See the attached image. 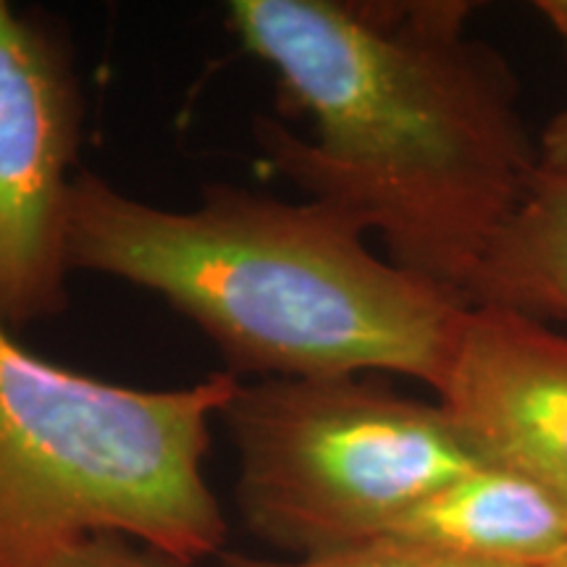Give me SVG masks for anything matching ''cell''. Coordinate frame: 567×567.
<instances>
[{
  "instance_id": "1",
  "label": "cell",
  "mask_w": 567,
  "mask_h": 567,
  "mask_svg": "<svg viewBox=\"0 0 567 567\" xmlns=\"http://www.w3.org/2000/svg\"><path fill=\"white\" fill-rule=\"evenodd\" d=\"M473 3L231 0L226 24L274 71L264 158L308 200L379 234L389 260L465 300L542 166L505 55L467 34ZM467 302V300H465Z\"/></svg>"
},
{
  "instance_id": "2",
  "label": "cell",
  "mask_w": 567,
  "mask_h": 567,
  "mask_svg": "<svg viewBox=\"0 0 567 567\" xmlns=\"http://www.w3.org/2000/svg\"><path fill=\"white\" fill-rule=\"evenodd\" d=\"M365 234L308 197L210 182L197 208L172 210L80 172L69 266L166 300L239 379L396 373L436 394L467 302L379 258Z\"/></svg>"
},
{
  "instance_id": "3",
  "label": "cell",
  "mask_w": 567,
  "mask_h": 567,
  "mask_svg": "<svg viewBox=\"0 0 567 567\" xmlns=\"http://www.w3.org/2000/svg\"><path fill=\"white\" fill-rule=\"evenodd\" d=\"M239 381L113 384L30 352L0 321V567H45L103 534L221 557L229 523L205 460Z\"/></svg>"
},
{
  "instance_id": "4",
  "label": "cell",
  "mask_w": 567,
  "mask_h": 567,
  "mask_svg": "<svg viewBox=\"0 0 567 567\" xmlns=\"http://www.w3.org/2000/svg\"><path fill=\"white\" fill-rule=\"evenodd\" d=\"M218 421L237 460L239 520L281 559L384 538L486 463L442 402L371 375L239 381Z\"/></svg>"
},
{
  "instance_id": "5",
  "label": "cell",
  "mask_w": 567,
  "mask_h": 567,
  "mask_svg": "<svg viewBox=\"0 0 567 567\" xmlns=\"http://www.w3.org/2000/svg\"><path fill=\"white\" fill-rule=\"evenodd\" d=\"M84 92L53 21L0 0V321L11 329L69 302V210Z\"/></svg>"
},
{
  "instance_id": "6",
  "label": "cell",
  "mask_w": 567,
  "mask_h": 567,
  "mask_svg": "<svg viewBox=\"0 0 567 567\" xmlns=\"http://www.w3.org/2000/svg\"><path fill=\"white\" fill-rule=\"evenodd\" d=\"M436 400L486 463L567 499V334L502 305H471Z\"/></svg>"
},
{
  "instance_id": "7",
  "label": "cell",
  "mask_w": 567,
  "mask_h": 567,
  "mask_svg": "<svg viewBox=\"0 0 567 567\" xmlns=\"http://www.w3.org/2000/svg\"><path fill=\"white\" fill-rule=\"evenodd\" d=\"M386 536L488 565L547 567L567 549V499L528 473L484 463L425 499Z\"/></svg>"
},
{
  "instance_id": "8",
  "label": "cell",
  "mask_w": 567,
  "mask_h": 567,
  "mask_svg": "<svg viewBox=\"0 0 567 567\" xmlns=\"http://www.w3.org/2000/svg\"><path fill=\"white\" fill-rule=\"evenodd\" d=\"M465 300L567 318V172L538 166L526 197L481 260Z\"/></svg>"
},
{
  "instance_id": "9",
  "label": "cell",
  "mask_w": 567,
  "mask_h": 567,
  "mask_svg": "<svg viewBox=\"0 0 567 567\" xmlns=\"http://www.w3.org/2000/svg\"><path fill=\"white\" fill-rule=\"evenodd\" d=\"M218 567H502L478 563L450 551L423 547V544L405 542V538H375V542L358 544V547L334 551L313 559H281V557H255L239 551H224Z\"/></svg>"
},
{
  "instance_id": "10",
  "label": "cell",
  "mask_w": 567,
  "mask_h": 567,
  "mask_svg": "<svg viewBox=\"0 0 567 567\" xmlns=\"http://www.w3.org/2000/svg\"><path fill=\"white\" fill-rule=\"evenodd\" d=\"M45 567H200L124 536H90L63 549Z\"/></svg>"
},
{
  "instance_id": "11",
  "label": "cell",
  "mask_w": 567,
  "mask_h": 567,
  "mask_svg": "<svg viewBox=\"0 0 567 567\" xmlns=\"http://www.w3.org/2000/svg\"><path fill=\"white\" fill-rule=\"evenodd\" d=\"M538 161L551 172H567V103L544 126L538 137Z\"/></svg>"
},
{
  "instance_id": "12",
  "label": "cell",
  "mask_w": 567,
  "mask_h": 567,
  "mask_svg": "<svg viewBox=\"0 0 567 567\" xmlns=\"http://www.w3.org/2000/svg\"><path fill=\"white\" fill-rule=\"evenodd\" d=\"M534 9L547 19V24L555 30V34L563 40L567 51V0H536Z\"/></svg>"
},
{
  "instance_id": "13",
  "label": "cell",
  "mask_w": 567,
  "mask_h": 567,
  "mask_svg": "<svg viewBox=\"0 0 567 567\" xmlns=\"http://www.w3.org/2000/svg\"><path fill=\"white\" fill-rule=\"evenodd\" d=\"M547 567H567V549L559 555L557 559H551V563Z\"/></svg>"
}]
</instances>
